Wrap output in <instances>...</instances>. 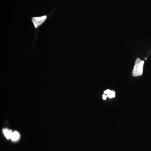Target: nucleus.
Instances as JSON below:
<instances>
[{"label":"nucleus","instance_id":"nucleus-3","mask_svg":"<svg viewBox=\"0 0 151 151\" xmlns=\"http://www.w3.org/2000/svg\"><path fill=\"white\" fill-rule=\"evenodd\" d=\"M3 133L6 139H11L13 132L11 130L7 129H4L3 130Z\"/></svg>","mask_w":151,"mask_h":151},{"label":"nucleus","instance_id":"nucleus-6","mask_svg":"<svg viewBox=\"0 0 151 151\" xmlns=\"http://www.w3.org/2000/svg\"><path fill=\"white\" fill-rule=\"evenodd\" d=\"M111 91V90H110V89H107V90H105V91H104V94H106L107 95V94H108V93H109Z\"/></svg>","mask_w":151,"mask_h":151},{"label":"nucleus","instance_id":"nucleus-4","mask_svg":"<svg viewBox=\"0 0 151 151\" xmlns=\"http://www.w3.org/2000/svg\"><path fill=\"white\" fill-rule=\"evenodd\" d=\"M19 138L20 135L18 132H13L11 139L13 141H17L19 139Z\"/></svg>","mask_w":151,"mask_h":151},{"label":"nucleus","instance_id":"nucleus-5","mask_svg":"<svg viewBox=\"0 0 151 151\" xmlns=\"http://www.w3.org/2000/svg\"><path fill=\"white\" fill-rule=\"evenodd\" d=\"M115 96H116V94H115V91H113V90H111L110 92L108 93V94H107V96L110 98L115 97Z\"/></svg>","mask_w":151,"mask_h":151},{"label":"nucleus","instance_id":"nucleus-7","mask_svg":"<svg viewBox=\"0 0 151 151\" xmlns=\"http://www.w3.org/2000/svg\"><path fill=\"white\" fill-rule=\"evenodd\" d=\"M108 97V96H107V95H106V94H103V99L104 100H106V99H107V97Z\"/></svg>","mask_w":151,"mask_h":151},{"label":"nucleus","instance_id":"nucleus-2","mask_svg":"<svg viewBox=\"0 0 151 151\" xmlns=\"http://www.w3.org/2000/svg\"><path fill=\"white\" fill-rule=\"evenodd\" d=\"M47 16L46 15L39 17H33L31 19L35 29L38 28L46 21Z\"/></svg>","mask_w":151,"mask_h":151},{"label":"nucleus","instance_id":"nucleus-1","mask_svg":"<svg viewBox=\"0 0 151 151\" xmlns=\"http://www.w3.org/2000/svg\"><path fill=\"white\" fill-rule=\"evenodd\" d=\"M144 61L138 58L136 60L134 66L132 71L133 76H138L142 75Z\"/></svg>","mask_w":151,"mask_h":151}]
</instances>
